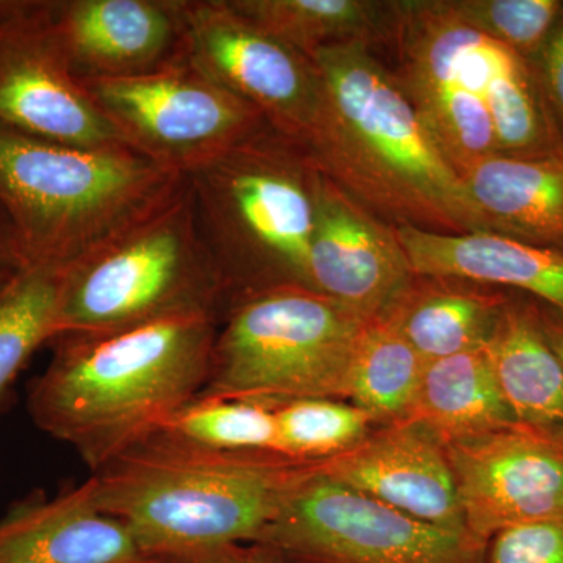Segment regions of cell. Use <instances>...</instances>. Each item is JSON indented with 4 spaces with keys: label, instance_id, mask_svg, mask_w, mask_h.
<instances>
[{
    "label": "cell",
    "instance_id": "cell-22",
    "mask_svg": "<svg viewBox=\"0 0 563 563\" xmlns=\"http://www.w3.org/2000/svg\"><path fill=\"white\" fill-rule=\"evenodd\" d=\"M443 444L474 439L515 420L496 387L484 347L424 363L412 409Z\"/></svg>",
    "mask_w": 563,
    "mask_h": 563
},
{
    "label": "cell",
    "instance_id": "cell-26",
    "mask_svg": "<svg viewBox=\"0 0 563 563\" xmlns=\"http://www.w3.org/2000/svg\"><path fill=\"white\" fill-rule=\"evenodd\" d=\"M274 451L288 457H331L350 450L369 432L373 418L354 404L333 399H301L273 410Z\"/></svg>",
    "mask_w": 563,
    "mask_h": 563
},
{
    "label": "cell",
    "instance_id": "cell-9",
    "mask_svg": "<svg viewBox=\"0 0 563 563\" xmlns=\"http://www.w3.org/2000/svg\"><path fill=\"white\" fill-rule=\"evenodd\" d=\"M252 544L287 563H484L487 543L448 531L318 474Z\"/></svg>",
    "mask_w": 563,
    "mask_h": 563
},
{
    "label": "cell",
    "instance_id": "cell-24",
    "mask_svg": "<svg viewBox=\"0 0 563 563\" xmlns=\"http://www.w3.org/2000/svg\"><path fill=\"white\" fill-rule=\"evenodd\" d=\"M422 368L420 355L390 322L369 321L352 355L347 399L374 422L404 420L412 409Z\"/></svg>",
    "mask_w": 563,
    "mask_h": 563
},
{
    "label": "cell",
    "instance_id": "cell-34",
    "mask_svg": "<svg viewBox=\"0 0 563 563\" xmlns=\"http://www.w3.org/2000/svg\"><path fill=\"white\" fill-rule=\"evenodd\" d=\"M3 2H0V11H2Z\"/></svg>",
    "mask_w": 563,
    "mask_h": 563
},
{
    "label": "cell",
    "instance_id": "cell-12",
    "mask_svg": "<svg viewBox=\"0 0 563 563\" xmlns=\"http://www.w3.org/2000/svg\"><path fill=\"white\" fill-rule=\"evenodd\" d=\"M444 448L476 539L563 518V428L514 421Z\"/></svg>",
    "mask_w": 563,
    "mask_h": 563
},
{
    "label": "cell",
    "instance_id": "cell-10",
    "mask_svg": "<svg viewBox=\"0 0 563 563\" xmlns=\"http://www.w3.org/2000/svg\"><path fill=\"white\" fill-rule=\"evenodd\" d=\"M80 84L128 146L184 176L268 125L188 57L141 76Z\"/></svg>",
    "mask_w": 563,
    "mask_h": 563
},
{
    "label": "cell",
    "instance_id": "cell-27",
    "mask_svg": "<svg viewBox=\"0 0 563 563\" xmlns=\"http://www.w3.org/2000/svg\"><path fill=\"white\" fill-rule=\"evenodd\" d=\"M158 431L221 451H274L276 444L273 410L235 399H195Z\"/></svg>",
    "mask_w": 563,
    "mask_h": 563
},
{
    "label": "cell",
    "instance_id": "cell-18",
    "mask_svg": "<svg viewBox=\"0 0 563 563\" xmlns=\"http://www.w3.org/2000/svg\"><path fill=\"white\" fill-rule=\"evenodd\" d=\"M395 231L418 276L514 288L563 314V250L518 242L488 231Z\"/></svg>",
    "mask_w": 563,
    "mask_h": 563
},
{
    "label": "cell",
    "instance_id": "cell-4",
    "mask_svg": "<svg viewBox=\"0 0 563 563\" xmlns=\"http://www.w3.org/2000/svg\"><path fill=\"white\" fill-rule=\"evenodd\" d=\"M185 187L132 147L68 146L0 124V209L25 266L66 269Z\"/></svg>",
    "mask_w": 563,
    "mask_h": 563
},
{
    "label": "cell",
    "instance_id": "cell-13",
    "mask_svg": "<svg viewBox=\"0 0 563 563\" xmlns=\"http://www.w3.org/2000/svg\"><path fill=\"white\" fill-rule=\"evenodd\" d=\"M0 124L68 146H128L70 73L43 2H3L0 11Z\"/></svg>",
    "mask_w": 563,
    "mask_h": 563
},
{
    "label": "cell",
    "instance_id": "cell-30",
    "mask_svg": "<svg viewBox=\"0 0 563 563\" xmlns=\"http://www.w3.org/2000/svg\"><path fill=\"white\" fill-rule=\"evenodd\" d=\"M531 65L550 120L563 144V10Z\"/></svg>",
    "mask_w": 563,
    "mask_h": 563
},
{
    "label": "cell",
    "instance_id": "cell-7",
    "mask_svg": "<svg viewBox=\"0 0 563 563\" xmlns=\"http://www.w3.org/2000/svg\"><path fill=\"white\" fill-rule=\"evenodd\" d=\"M368 322L298 285L233 299L196 399H235L272 410L301 399H347L352 355Z\"/></svg>",
    "mask_w": 563,
    "mask_h": 563
},
{
    "label": "cell",
    "instance_id": "cell-33",
    "mask_svg": "<svg viewBox=\"0 0 563 563\" xmlns=\"http://www.w3.org/2000/svg\"><path fill=\"white\" fill-rule=\"evenodd\" d=\"M540 321L548 343L563 363V314L540 303Z\"/></svg>",
    "mask_w": 563,
    "mask_h": 563
},
{
    "label": "cell",
    "instance_id": "cell-21",
    "mask_svg": "<svg viewBox=\"0 0 563 563\" xmlns=\"http://www.w3.org/2000/svg\"><path fill=\"white\" fill-rule=\"evenodd\" d=\"M484 350L515 420L563 428V363L544 336L536 299L510 296Z\"/></svg>",
    "mask_w": 563,
    "mask_h": 563
},
{
    "label": "cell",
    "instance_id": "cell-5",
    "mask_svg": "<svg viewBox=\"0 0 563 563\" xmlns=\"http://www.w3.org/2000/svg\"><path fill=\"white\" fill-rule=\"evenodd\" d=\"M185 179L228 306L269 288H310L320 168L302 143L268 124Z\"/></svg>",
    "mask_w": 563,
    "mask_h": 563
},
{
    "label": "cell",
    "instance_id": "cell-15",
    "mask_svg": "<svg viewBox=\"0 0 563 563\" xmlns=\"http://www.w3.org/2000/svg\"><path fill=\"white\" fill-rule=\"evenodd\" d=\"M43 10L79 81L141 76L187 57L185 0H63Z\"/></svg>",
    "mask_w": 563,
    "mask_h": 563
},
{
    "label": "cell",
    "instance_id": "cell-11",
    "mask_svg": "<svg viewBox=\"0 0 563 563\" xmlns=\"http://www.w3.org/2000/svg\"><path fill=\"white\" fill-rule=\"evenodd\" d=\"M188 60L306 146L322 88L309 57L244 20L228 0H185Z\"/></svg>",
    "mask_w": 563,
    "mask_h": 563
},
{
    "label": "cell",
    "instance_id": "cell-29",
    "mask_svg": "<svg viewBox=\"0 0 563 563\" xmlns=\"http://www.w3.org/2000/svg\"><path fill=\"white\" fill-rule=\"evenodd\" d=\"M484 563H563V518L504 529L488 540Z\"/></svg>",
    "mask_w": 563,
    "mask_h": 563
},
{
    "label": "cell",
    "instance_id": "cell-20",
    "mask_svg": "<svg viewBox=\"0 0 563 563\" xmlns=\"http://www.w3.org/2000/svg\"><path fill=\"white\" fill-rule=\"evenodd\" d=\"M509 298L487 285L415 274L383 320L428 363L484 347Z\"/></svg>",
    "mask_w": 563,
    "mask_h": 563
},
{
    "label": "cell",
    "instance_id": "cell-31",
    "mask_svg": "<svg viewBox=\"0 0 563 563\" xmlns=\"http://www.w3.org/2000/svg\"><path fill=\"white\" fill-rule=\"evenodd\" d=\"M25 268L24 258H22L20 244L14 236L9 218L0 209V285L5 284L13 274Z\"/></svg>",
    "mask_w": 563,
    "mask_h": 563
},
{
    "label": "cell",
    "instance_id": "cell-25",
    "mask_svg": "<svg viewBox=\"0 0 563 563\" xmlns=\"http://www.w3.org/2000/svg\"><path fill=\"white\" fill-rule=\"evenodd\" d=\"M63 272L25 266L0 285V393L41 344L54 340Z\"/></svg>",
    "mask_w": 563,
    "mask_h": 563
},
{
    "label": "cell",
    "instance_id": "cell-32",
    "mask_svg": "<svg viewBox=\"0 0 563 563\" xmlns=\"http://www.w3.org/2000/svg\"><path fill=\"white\" fill-rule=\"evenodd\" d=\"M214 563H287L273 551L266 550L261 544L252 547H232L224 551Z\"/></svg>",
    "mask_w": 563,
    "mask_h": 563
},
{
    "label": "cell",
    "instance_id": "cell-28",
    "mask_svg": "<svg viewBox=\"0 0 563 563\" xmlns=\"http://www.w3.org/2000/svg\"><path fill=\"white\" fill-rule=\"evenodd\" d=\"M459 21L532 62L561 16L563 0H448Z\"/></svg>",
    "mask_w": 563,
    "mask_h": 563
},
{
    "label": "cell",
    "instance_id": "cell-19",
    "mask_svg": "<svg viewBox=\"0 0 563 563\" xmlns=\"http://www.w3.org/2000/svg\"><path fill=\"white\" fill-rule=\"evenodd\" d=\"M462 179L488 232L563 250V155L493 154Z\"/></svg>",
    "mask_w": 563,
    "mask_h": 563
},
{
    "label": "cell",
    "instance_id": "cell-16",
    "mask_svg": "<svg viewBox=\"0 0 563 563\" xmlns=\"http://www.w3.org/2000/svg\"><path fill=\"white\" fill-rule=\"evenodd\" d=\"M320 476L415 520L468 532L446 448L418 422H387L350 450L320 459Z\"/></svg>",
    "mask_w": 563,
    "mask_h": 563
},
{
    "label": "cell",
    "instance_id": "cell-3",
    "mask_svg": "<svg viewBox=\"0 0 563 563\" xmlns=\"http://www.w3.org/2000/svg\"><path fill=\"white\" fill-rule=\"evenodd\" d=\"M217 333L213 314H181L55 340L54 358L29 396L33 421L98 472L198 398Z\"/></svg>",
    "mask_w": 563,
    "mask_h": 563
},
{
    "label": "cell",
    "instance_id": "cell-6",
    "mask_svg": "<svg viewBox=\"0 0 563 563\" xmlns=\"http://www.w3.org/2000/svg\"><path fill=\"white\" fill-rule=\"evenodd\" d=\"M228 290L199 233L190 188L63 272L55 336L91 339L220 313Z\"/></svg>",
    "mask_w": 563,
    "mask_h": 563
},
{
    "label": "cell",
    "instance_id": "cell-1",
    "mask_svg": "<svg viewBox=\"0 0 563 563\" xmlns=\"http://www.w3.org/2000/svg\"><path fill=\"white\" fill-rule=\"evenodd\" d=\"M320 459L221 451L157 431L90 477L99 512L122 521L158 563H214L254 543Z\"/></svg>",
    "mask_w": 563,
    "mask_h": 563
},
{
    "label": "cell",
    "instance_id": "cell-14",
    "mask_svg": "<svg viewBox=\"0 0 563 563\" xmlns=\"http://www.w3.org/2000/svg\"><path fill=\"white\" fill-rule=\"evenodd\" d=\"M415 273L388 224L346 195L320 169L309 252V287L363 320H383Z\"/></svg>",
    "mask_w": 563,
    "mask_h": 563
},
{
    "label": "cell",
    "instance_id": "cell-8",
    "mask_svg": "<svg viewBox=\"0 0 563 563\" xmlns=\"http://www.w3.org/2000/svg\"><path fill=\"white\" fill-rule=\"evenodd\" d=\"M393 10V73L462 177L496 154L487 102L504 47L459 21L448 0H401Z\"/></svg>",
    "mask_w": 563,
    "mask_h": 563
},
{
    "label": "cell",
    "instance_id": "cell-17",
    "mask_svg": "<svg viewBox=\"0 0 563 563\" xmlns=\"http://www.w3.org/2000/svg\"><path fill=\"white\" fill-rule=\"evenodd\" d=\"M0 563H158L131 529L99 512L91 479L54 498L27 499L0 517Z\"/></svg>",
    "mask_w": 563,
    "mask_h": 563
},
{
    "label": "cell",
    "instance_id": "cell-23",
    "mask_svg": "<svg viewBox=\"0 0 563 563\" xmlns=\"http://www.w3.org/2000/svg\"><path fill=\"white\" fill-rule=\"evenodd\" d=\"M244 20L306 57L344 44L390 43L393 2L374 0H228Z\"/></svg>",
    "mask_w": 563,
    "mask_h": 563
},
{
    "label": "cell",
    "instance_id": "cell-2",
    "mask_svg": "<svg viewBox=\"0 0 563 563\" xmlns=\"http://www.w3.org/2000/svg\"><path fill=\"white\" fill-rule=\"evenodd\" d=\"M309 58L322 103L306 147L336 187L395 228L487 231L461 174L373 47L344 44Z\"/></svg>",
    "mask_w": 563,
    "mask_h": 563
}]
</instances>
